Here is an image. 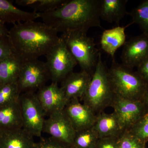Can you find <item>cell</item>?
<instances>
[{
  "instance_id": "1",
  "label": "cell",
  "mask_w": 148,
  "mask_h": 148,
  "mask_svg": "<svg viewBox=\"0 0 148 148\" xmlns=\"http://www.w3.org/2000/svg\"><path fill=\"white\" fill-rule=\"evenodd\" d=\"M100 3L101 0H67L56 9L38 13L43 23L58 33H87L92 27H102Z\"/></svg>"
},
{
  "instance_id": "2",
  "label": "cell",
  "mask_w": 148,
  "mask_h": 148,
  "mask_svg": "<svg viewBox=\"0 0 148 148\" xmlns=\"http://www.w3.org/2000/svg\"><path fill=\"white\" fill-rule=\"evenodd\" d=\"M58 33L43 22L28 21L14 24L8 38L14 53L24 61L45 56L60 39Z\"/></svg>"
},
{
  "instance_id": "3",
  "label": "cell",
  "mask_w": 148,
  "mask_h": 148,
  "mask_svg": "<svg viewBox=\"0 0 148 148\" xmlns=\"http://www.w3.org/2000/svg\"><path fill=\"white\" fill-rule=\"evenodd\" d=\"M115 96L109 77L108 68L102 60L100 52L91 81L81 100L97 115L108 107H112Z\"/></svg>"
},
{
  "instance_id": "4",
  "label": "cell",
  "mask_w": 148,
  "mask_h": 148,
  "mask_svg": "<svg viewBox=\"0 0 148 148\" xmlns=\"http://www.w3.org/2000/svg\"><path fill=\"white\" fill-rule=\"evenodd\" d=\"M108 73L116 95L131 101H142L147 84L137 71L119 64L114 58Z\"/></svg>"
},
{
  "instance_id": "5",
  "label": "cell",
  "mask_w": 148,
  "mask_h": 148,
  "mask_svg": "<svg viewBox=\"0 0 148 148\" xmlns=\"http://www.w3.org/2000/svg\"><path fill=\"white\" fill-rule=\"evenodd\" d=\"M67 47L81 68V71L92 75L97 65L99 53L94 39L87 33L71 31L61 34Z\"/></svg>"
},
{
  "instance_id": "6",
  "label": "cell",
  "mask_w": 148,
  "mask_h": 148,
  "mask_svg": "<svg viewBox=\"0 0 148 148\" xmlns=\"http://www.w3.org/2000/svg\"><path fill=\"white\" fill-rule=\"evenodd\" d=\"M45 56L46 64L53 82H61L77 64L61 37Z\"/></svg>"
},
{
  "instance_id": "7",
  "label": "cell",
  "mask_w": 148,
  "mask_h": 148,
  "mask_svg": "<svg viewBox=\"0 0 148 148\" xmlns=\"http://www.w3.org/2000/svg\"><path fill=\"white\" fill-rule=\"evenodd\" d=\"M23 127L34 137L41 138L46 115L35 92H23L19 96Z\"/></svg>"
},
{
  "instance_id": "8",
  "label": "cell",
  "mask_w": 148,
  "mask_h": 148,
  "mask_svg": "<svg viewBox=\"0 0 148 148\" xmlns=\"http://www.w3.org/2000/svg\"><path fill=\"white\" fill-rule=\"evenodd\" d=\"M50 79L45 62L34 59L23 62L17 83L21 93L35 92L45 86Z\"/></svg>"
},
{
  "instance_id": "9",
  "label": "cell",
  "mask_w": 148,
  "mask_h": 148,
  "mask_svg": "<svg viewBox=\"0 0 148 148\" xmlns=\"http://www.w3.org/2000/svg\"><path fill=\"white\" fill-rule=\"evenodd\" d=\"M43 132L47 133L51 138L71 148L76 131L64 109L48 116L45 121Z\"/></svg>"
},
{
  "instance_id": "10",
  "label": "cell",
  "mask_w": 148,
  "mask_h": 148,
  "mask_svg": "<svg viewBox=\"0 0 148 148\" xmlns=\"http://www.w3.org/2000/svg\"><path fill=\"white\" fill-rule=\"evenodd\" d=\"M123 131H127L146 112L142 101L127 100L116 95L112 107Z\"/></svg>"
},
{
  "instance_id": "11",
  "label": "cell",
  "mask_w": 148,
  "mask_h": 148,
  "mask_svg": "<svg viewBox=\"0 0 148 148\" xmlns=\"http://www.w3.org/2000/svg\"><path fill=\"white\" fill-rule=\"evenodd\" d=\"M148 58V36L145 34L126 41L121 56L122 64L133 69Z\"/></svg>"
},
{
  "instance_id": "12",
  "label": "cell",
  "mask_w": 148,
  "mask_h": 148,
  "mask_svg": "<svg viewBox=\"0 0 148 148\" xmlns=\"http://www.w3.org/2000/svg\"><path fill=\"white\" fill-rule=\"evenodd\" d=\"M77 98L68 101L64 111L75 131L92 127L97 115L86 105L81 103Z\"/></svg>"
},
{
  "instance_id": "13",
  "label": "cell",
  "mask_w": 148,
  "mask_h": 148,
  "mask_svg": "<svg viewBox=\"0 0 148 148\" xmlns=\"http://www.w3.org/2000/svg\"><path fill=\"white\" fill-rule=\"evenodd\" d=\"M36 95L46 115L64 110L68 102L58 83L44 86L39 89Z\"/></svg>"
},
{
  "instance_id": "14",
  "label": "cell",
  "mask_w": 148,
  "mask_h": 148,
  "mask_svg": "<svg viewBox=\"0 0 148 148\" xmlns=\"http://www.w3.org/2000/svg\"><path fill=\"white\" fill-rule=\"evenodd\" d=\"M92 75L87 72L81 71L72 72L61 82V88L67 101L82 98L88 87Z\"/></svg>"
},
{
  "instance_id": "15",
  "label": "cell",
  "mask_w": 148,
  "mask_h": 148,
  "mask_svg": "<svg viewBox=\"0 0 148 148\" xmlns=\"http://www.w3.org/2000/svg\"><path fill=\"white\" fill-rule=\"evenodd\" d=\"M34 138L23 127L2 129L0 148H35Z\"/></svg>"
},
{
  "instance_id": "16",
  "label": "cell",
  "mask_w": 148,
  "mask_h": 148,
  "mask_svg": "<svg viewBox=\"0 0 148 148\" xmlns=\"http://www.w3.org/2000/svg\"><path fill=\"white\" fill-rule=\"evenodd\" d=\"M93 128L99 138H119L124 132L114 112L109 114L103 112L97 114Z\"/></svg>"
},
{
  "instance_id": "17",
  "label": "cell",
  "mask_w": 148,
  "mask_h": 148,
  "mask_svg": "<svg viewBox=\"0 0 148 148\" xmlns=\"http://www.w3.org/2000/svg\"><path fill=\"white\" fill-rule=\"evenodd\" d=\"M39 18L38 13L22 10L7 0H0V21L3 24H14L34 21Z\"/></svg>"
},
{
  "instance_id": "18",
  "label": "cell",
  "mask_w": 148,
  "mask_h": 148,
  "mask_svg": "<svg viewBox=\"0 0 148 148\" xmlns=\"http://www.w3.org/2000/svg\"><path fill=\"white\" fill-rule=\"evenodd\" d=\"M127 27L120 26L105 30L102 33L100 44L102 50L114 58L116 51L126 42L125 30Z\"/></svg>"
},
{
  "instance_id": "19",
  "label": "cell",
  "mask_w": 148,
  "mask_h": 148,
  "mask_svg": "<svg viewBox=\"0 0 148 148\" xmlns=\"http://www.w3.org/2000/svg\"><path fill=\"white\" fill-rule=\"evenodd\" d=\"M23 126L21 107L19 98L0 108L1 129H15L21 128Z\"/></svg>"
},
{
  "instance_id": "20",
  "label": "cell",
  "mask_w": 148,
  "mask_h": 148,
  "mask_svg": "<svg viewBox=\"0 0 148 148\" xmlns=\"http://www.w3.org/2000/svg\"><path fill=\"white\" fill-rule=\"evenodd\" d=\"M127 2V0H101V18L109 23L119 24L125 16L128 14L126 8Z\"/></svg>"
},
{
  "instance_id": "21",
  "label": "cell",
  "mask_w": 148,
  "mask_h": 148,
  "mask_svg": "<svg viewBox=\"0 0 148 148\" xmlns=\"http://www.w3.org/2000/svg\"><path fill=\"white\" fill-rule=\"evenodd\" d=\"M23 62L14 53L0 61V86L17 82Z\"/></svg>"
},
{
  "instance_id": "22",
  "label": "cell",
  "mask_w": 148,
  "mask_h": 148,
  "mask_svg": "<svg viewBox=\"0 0 148 148\" xmlns=\"http://www.w3.org/2000/svg\"><path fill=\"white\" fill-rule=\"evenodd\" d=\"M67 0H16V4L34 10L37 13H44L60 7Z\"/></svg>"
},
{
  "instance_id": "23",
  "label": "cell",
  "mask_w": 148,
  "mask_h": 148,
  "mask_svg": "<svg viewBox=\"0 0 148 148\" xmlns=\"http://www.w3.org/2000/svg\"><path fill=\"white\" fill-rule=\"evenodd\" d=\"M99 139L93 126L77 131L71 148H95Z\"/></svg>"
},
{
  "instance_id": "24",
  "label": "cell",
  "mask_w": 148,
  "mask_h": 148,
  "mask_svg": "<svg viewBox=\"0 0 148 148\" xmlns=\"http://www.w3.org/2000/svg\"><path fill=\"white\" fill-rule=\"evenodd\" d=\"M128 14L132 17V23L137 24L143 34L148 36V0L141 1Z\"/></svg>"
},
{
  "instance_id": "25",
  "label": "cell",
  "mask_w": 148,
  "mask_h": 148,
  "mask_svg": "<svg viewBox=\"0 0 148 148\" xmlns=\"http://www.w3.org/2000/svg\"><path fill=\"white\" fill-rule=\"evenodd\" d=\"M20 94L17 82L0 86V108L17 100Z\"/></svg>"
},
{
  "instance_id": "26",
  "label": "cell",
  "mask_w": 148,
  "mask_h": 148,
  "mask_svg": "<svg viewBox=\"0 0 148 148\" xmlns=\"http://www.w3.org/2000/svg\"><path fill=\"white\" fill-rule=\"evenodd\" d=\"M127 131L139 140L147 143L148 141V112H146L136 124Z\"/></svg>"
},
{
  "instance_id": "27",
  "label": "cell",
  "mask_w": 148,
  "mask_h": 148,
  "mask_svg": "<svg viewBox=\"0 0 148 148\" xmlns=\"http://www.w3.org/2000/svg\"><path fill=\"white\" fill-rule=\"evenodd\" d=\"M146 143L131 135L128 131H125L119 137L118 148H146Z\"/></svg>"
},
{
  "instance_id": "28",
  "label": "cell",
  "mask_w": 148,
  "mask_h": 148,
  "mask_svg": "<svg viewBox=\"0 0 148 148\" xmlns=\"http://www.w3.org/2000/svg\"><path fill=\"white\" fill-rule=\"evenodd\" d=\"M40 138L39 142L36 143L35 148H69L51 137Z\"/></svg>"
},
{
  "instance_id": "29",
  "label": "cell",
  "mask_w": 148,
  "mask_h": 148,
  "mask_svg": "<svg viewBox=\"0 0 148 148\" xmlns=\"http://www.w3.org/2000/svg\"><path fill=\"white\" fill-rule=\"evenodd\" d=\"M14 54L8 38H0V61Z\"/></svg>"
},
{
  "instance_id": "30",
  "label": "cell",
  "mask_w": 148,
  "mask_h": 148,
  "mask_svg": "<svg viewBox=\"0 0 148 148\" xmlns=\"http://www.w3.org/2000/svg\"><path fill=\"white\" fill-rule=\"evenodd\" d=\"M119 138H99L95 148H118Z\"/></svg>"
},
{
  "instance_id": "31",
  "label": "cell",
  "mask_w": 148,
  "mask_h": 148,
  "mask_svg": "<svg viewBox=\"0 0 148 148\" xmlns=\"http://www.w3.org/2000/svg\"><path fill=\"white\" fill-rule=\"evenodd\" d=\"M136 71L144 81L148 84V58L137 67Z\"/></svg>"
},
{
  "instance_id": "32",
  "label": "cell",
  "mask_w": 148,
  "mask_h": 148,
  "mask_svg": "<svg viewBox=\"0 0 148 148\" xmlns=\"http://www.w3.org/2000/svg\"><path fill=\"white\" fill-rule=\"evenodd\" d=\"M9 30L5 25L0 21V38H8Z\"/></svg>"
},
{
  "instance_id": "33",
  "label": "cell",
  "mask_w": 148,
  "mask_h": 148,
  "mask_svg": "<svg viewBox=\"0 0 148 148\" xmlns=\"http://www.w3.org/2000/svg\"><path fill=\"white\" fill-rule=\"evenodd\" d=\"M142 102L145 106L146 112H148V84H147L145 92V94L143 96Z\"/></svg>"
},
{
  "instance_id": "34",
  "label": "cell",
  "mask_w": 148,
  "mask_h": 148,
  "mask_svg": "<svg viewBox=\"0 0 148 148\" xmlns=\"http://www.w3.org/2000/svg\"><path fill=\"white\" fill-rule=\"evenodd\" d=\"M1 128H0V134H1Z\"/></svg>"
}]
</instances>
